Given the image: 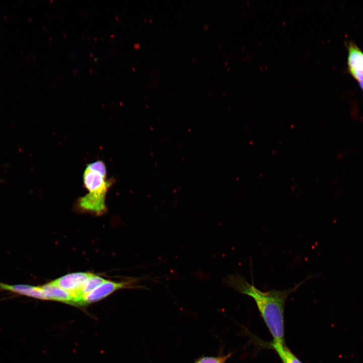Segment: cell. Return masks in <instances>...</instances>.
Returning <instances> with one entry per match:
<instances>
[{
	"instance_id": "cell-1",
	"label": "cell",
	"mask_w": 363,
	"mask_h": 363,
	"mask_svg": "<svg viewBox=\"0 0 363 363\" xmlns=\"http://www.w3.org/2000/svg\"><path fill=\"white\" fill-rule=\"evenodd\" d=\"M309 276L294 287L283 290L262 291L253 282L250 284L238 274L229 275L223 283L240 293L251 297L255 301L264 322L270 331L274 342L284 343V306L288 296L308 279Z\"/></svg>"
},
{
	"instance_id": "cell-2",
	"label": "cell",
	"mask_w": 363,
	"mask_h": 363,
	"mask_svg": "<svg viewBox=\"0 0 363 363\" xmlns=\"http://www.w3.org/2000/svg\"><path fill=\"white\" fill-rule=\"evenodd\" d=\"M133 281L115 282L106 281L85 295L78 303L85 306L101 300L116 290L130 287Z\"/></svg>"
},
{
	"instance_id": "cell-3",
	"label": "cell",
	"mask_w": 363,
	"mask_h": 363,
	"mask_svg": "<svg viewBox=\"0 0 363 363\" xmlns=\"http://www.w3.org/2000/svg\"><path fill=\"white\" fill-rule=\"evenodd\" d=\"M347 44L348 70L360 86L363 85V52L351 41Z\"/></svg>"
},
{
	"instance_id": "cell-4",
	"label": "cell",
	"mask_w": 363,
	"mask_h": 363,
	"mask_svg": "<svg viewBox=\"0 0 363 363\" xmlns=\"http://www.w3.org/2000/svg\"><path fill=\"white\" fill-rule=\"evenodd\" d=\"M106 175L86 167L83 176L85 188L89 193H107L112 182L106 179Z\"/></svg>"
},
{
	"instance_id": "cell-5",
	"label": "cell",
	"mask_w": 363,
	"mask_h": 363,
	"mask_svg": "<svg viewBox=\"0 0 363 363\" xmlns=\"http://www.w3.org/2000/svg\"><path fill=\"white\" fill-rule=\"evenodd\" d=\"M91 274L87 272L70 273L55 279L51 282L59 288L70 292L74 296L75 301L76 294Z\"/></svg>"
},
{
	"instance_id": "cell-6",
	"label": "cell",
	"mask_w": 363,
	"mask_h": 363,
	"mask_svg": "<svg viewBox=\"0 0 363 363\" xmlns=\"http://www.w3.org/2000/svg\"><path fill=\"white\" fill-rule=\"evenodd\" d=\"M106 194L88 193L78 200L77 206L82 211L96 214L104 213L106 210Z\"/></svg>"
},
{
	"instance_id": "cell-7",
	"label": "cell",
	"mask_w": 363,
	"mask_h": 363,
	"mask_svg": "<svg viewBox=\"0 0 363 363\" xmlns=\"http://www.w3.org/2000/svg\"><path fill=\"white\" fill-rule=\"evenodd\" d=\"M0 290L9 291L17 294L37 299L47 300L41 286L26 284L10 285L0 282Z\"/></svg>"
},
{
	"instance_id": "cell-8",
	"label": "cell",
	"mask_w": 363,
	"mask_h": 363,
	"mask_svg": "<svg viewBox=\"0 0 363 363\" xmlns=\"http://www.w3.org/2000/svg\"><path fill=\"white\" fill-rule=\"evenodd\" d=\"M41 286L47 300L74 304L75 298L70 292L54 285L51 282Z\"/></svg>"
},
{
	"instance_id": "cell-9",
	"label": "cell",
	"mask_w": 363,
	"mask_h": 363,
	"mask_svg": "<svg viewBox=\"0 0 363 363\" xmlns=\"http://www.w3.org/2000/svg\"><path fill=\"white\" fill-rule=\"evenodd\" d=\"M106 281L99 276L91 274L76 294L74 304L78 305L85 295Z\"/></svg>"
},
{
	"instance_id": "cell-10",
	"label": "cell",
	"mask_w": 363,
	"mask_h": 363,
	"mask_svg": "<svg viewBox=\"0 0 363 363\" xmlns=\"http://www.w3.org/2000/svg\"><path fill=\"white\" fill-rule=\"evenodd\" d=\"M271 346L277 352L283 363H302L285 346V343L272 342Z\"/></svg>"
},
{
	"instance_id": "cell-11",
	"label": "cell",
	"mask_w": 363,
	"mask_h": 363,
	"mask_svg": "<svg viewBox=\"0 0 363 363\" xmlns=\"http://www.w3.org/2000/svg\"><path fill=\"white\" fill-rule=\"evenodd\" d=\"M232 353L227 354L221 353L216 356H202L198 358L194 363H225L231 356Z\"/></svg>"
},
{
	"instance_id": "cell-12",
	"label": "cell",
	"mask_w": 363,
	"mask_h": 363,
	"mask_svg": "<svg viewBox=\"0 0 363 363\" xmlns=\"http://www.w3.org/2000/svg\"><path fill=\"white\" fill-rule=\"evenodd\" d=\"M86 168L98 171L101 174L106 175V168L104 163L98 160L88 164Z\"/></svg>"
}]
</instances>
